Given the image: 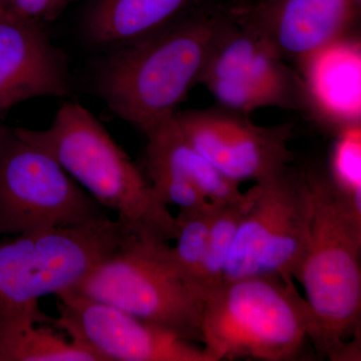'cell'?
Returning a JSON list of instances; mask_svg holds the SVG:
<instances>
[{"instance_id": "6da1fadb", "label": "cell", "mask_w": 361, "mask_h": 361, "mask_svg": "<svg viewBox=\"0 0 361 361\" xmlns=\"http://www.w3.org/2000/svg\"><path fill=\"white\" fill-rule=\"evenodd\" d=\"M234 23L231 11L202 6L151 39L103 54L92 90L116 116L146 134L170 120Z\"/></svg>"}, {"instance_id": "7a4b0ae2", "label": "cell", "mask_w": 361, "mask_h": 361, "mask_svg": "<svg viewBox=\"0 0 361 361\" xmlns=\"http://www.w3.org/2000/svg\"><path fill=\"white\" fill-rule=\"evenodd\" d=\"M304 171L312 214L295 279L310 310V341L330 360H360L361 211L329 173Z\"/></svg>"}, {"instance_id": "3957f363", "label": "cell", "mask_w": 361, "mask_h": 361, "mask_svg": "<svg viewBox=\"0 0 361 361\" xmlns=\"http://www.w3.org/2000/svg\"><path fill=\"white\" fill-rule=\"evenodd\" d=\"M16 130L51 154L99 205L115 212L129 234L161 242L174 239L175 216L169 206L146 173L82 104L65 102L47 129Z\"/></svg>"}, {"instance_id": "277c9868", "label": "cell", "mask_w": 361, "mask_h": 361, "mask_svg": "<svg viewBox=\"0 0 361 361\" xmlns=\"http://www.w3.org/2000/svg\"><path fill=\"white\" fill-rule=\"evenodd\" d=\"M310 331L305 299L279 277L224 282L203 300L201 343L212 361L294 360Z\"/></svg>"}, {"instance_id": "5b68a950", "label": "cell", "mask_w": 361, "mask_h": 361, "mask_svg": "<svg viewBox=\"0 0 361 361\" xmlns=\"http://www.w3.org/2000/svg\"><path fill=\"white\" fill-rule=\"evenodd\" d=\"M130 235L110 216L75 227L14 235L0 241V320L73 290Z\"/></svg>"}, {"instance_id": "8992f818", "label": "cell", "mask_w": 361, "mask_h": 361, "mask_svg": "<svg viewBox=\"0 0 361 361\" xmlns=\"http://www.w3.org/2000/svg\"><path fill=\"white\" fill-rule=\"evenodd\" d=\"M71 291L201 343L203 302L173 263L169 242L130 236Z\"/></svg>"}, {"instance_id": "52a82bcc", "label": "cell", "mask_w": 361, "mask_h": 361, "mask_svg": "<svg viewBox=\"0 0 361 361\" xmlns=\"http://www.w3.org/2000/svg\"><path fill=\"white\" fill-rule=\"evenodd\" d=\"M106 212L51 154L0 125V235L75 227Z\"/></svg>"}, {"instance_id": "ba28073f", "label": "cell", "mask_w": 361, "mask_h": 361, "mask_svg": "<svg viewBox=\"0 0 361 361\" xmlns=\"http://www.w3.org/2000/svg\"><path fill=\"white\" fill-rule=\"evenodd\" d=\"M242 219L223 283L239 278L276 276L293 281L305 251L312 201L305 171L290 166L260 180Z\"/></svg>"}, {"instance_id": "9c48e42d", "label": "cell", "mask_w": 361, "mask_h": 361, "mask_svg": "<svg viewBox=\"0 0 361 361\" xmlns=\"http://www.w3.org/2000/svg\"><path fill=\"white\" fill-rule=\"evenodd\" d=\"M52 324L103 361H212L203 346L110 304L68 291L59 294Z\"/></svg>"}, {"instance_id": "30bf717a", "label": "cell", "mask_w": 361, "mask_h": 361, "mask_svg": "<svg viewBox=\"0 0 361 361\" xmlns=\"http://www.w3.org/2000/svg\"><path fill=\"white\" fill-rule=\"evenodd\" d=\"M174 120L195 149L228 179L257 183L290 166L291 126L263 127L226 109L179 111Z\"/></svg>"}, {"instance_id": "8fae6325", "label": "cell", "mask_w": 361, "mask_h": 361, "mask_svg": "<svg viewBox=\"0 0 361 361\" xmlns=\"http://www.w3.org/2000/svg\"><path fill=\"white\" fill-rule=\"evenodd\" d=\"M361 0H261L232 11L235 20L263 37L298 68L316 52L346 37Z\"/></svg>"}, {"instance_id": "7c38bea8", "label": "cell", "mask_w": 361, "mask_h": 361, "mask_svg": "<svg viewBox=\"0 0 361 361\" xmlns=\"http://www.w3.org/2000/svg\"><path fill=\"white\" fill-rule=\"evenodd\" d=\"M44 26L0 13V116L28 99L73 92L68 59Z\"/></svg>"}, {"instance_id": "4fadbf2b", "label": "cell", "mask_w": 361, "mask_h": 361, "mask_svg": "<svg viewBox=\"0 0 361 361\" xmlns=\"http://www.w3.org/2000/svg\"><path fill=\"white\" fill-rule=\"evenodd\" d=\"M202 0H90L82 39L103 54L122 51L165 32L202 6Z\"/></svg>"}, {"instance_id": "5bb4252c", "label": "cell", "mask_w": 361, "mask_h": 361, "mask_svg": "<svg viewBox=\"0 0 361 361\" xmlns=\"http://www.w3.org/2000/svg\"><path fill=\"white\" fill-rule=\"evenodd\" d=\"M210 78H227L275 90L286 97L294 109L305 103L300 75L263 37L235 18L214 51L200 84Z\"/></svg>"}, {"instance_id": "9a60e30c", "label": "cell", "mask_w": 361, "mask_h": 361, "mask_svg": "<svg viewBox=\"0 0 361 361\" xmlns=\"http://www.w3.org/2000/svg\"><path fill=\"white\" fill-rule=\"evenodd\" d=\"M304 94L339 129L360 125V47L348 37L337 40L299 68Z\"/></svg>"}, {"instance_id": "2e32d148", "label": "cell", "mask_w": 361, "mask_h": 361, "mask_svg": "<svg viewBox=\"0 0 361 361\" xmlns=\"http://www.w3.org/2000/svg\"><path fill=\"white\" fill-rule=\"evenodd\" d=\"M175 116V115H174ZM146 175H164L189 183L215 206L239 205L251 200L252 188L241 191L193 148L174 116L147 132Z\"/></svg>"}, {"instance_id": "e0dca14e", "label": "cell", "mask_w": 361, "mask_h": 361, "mask_svg": "<svg viewBox=\"0 0 361 361\" xmlns=\"http://www.w3.org/2000/svg\"><path fill=\"white\" fill-rule=\"evenodd\" d=\"M0 361H103L82 342L59 334L39 306L0 320Z\"/></svg>"}, {"instance_id": "ac0fdd59", "label": "cell", "mask_w": 361, "mask_h": 361, "mask_svg": "<svg viewBox=\"0 0 361 361\" xmlns=\"http://www.w3.org/2000/svg\"><path fill=\"white\" fill-rule=\"evenodd\" d=\"M252 192L251 200L247 203L214 208L205 254L192 284L202 302L223 283L226 264L237 230L253 200V188Z\"/></svg>"}, {"instance_id": "d6986e66", "label": "cell", "mask_w": 361, "mask_h": 361, "mask_svg": "<svg viewBox=\"0 0 361 361\" xmlns=\"http://www.w3.org/2000/svg\"><path fill=\"white\" fill-rule=\"evenodd\" d=\"M214 208L215 205L179 210L175 216V244L170 245V255L176 268L192 289L205 254Z\"/></svg>"}, {"instance_id": "ffe728a7", "label": "cell", "mask_w": 361, "mask_h": 361, "mask_svg": "<svg viewBox=\"0 0 361 361\" xmlns=\"http://www.w3.org/2000/svg\"><path fill=\"white\" fill-rule=\"evenodd\" d=\"M329 175L342 193L361 211L360 125L341 130L334 145Z\"/></svg>"}, {"instance_id": "44dd1931", "label": "cell", "mask_w": 361, "mask_h": 361, "mask_svg": "<svg viewBox=\"0 0 361 361\" xmlns=\"http://www.w3.org/2000/svg\"><path fill=\"white\" fill-rule=\"evenodd\" d=\"M73 0H11L8 11L23 20L44 23L56 20Z\"/></svg>"}, {"instance_id": "7402d4cb", "label": "cell", "mask_w": 361, "mask_h": 361, "mask_svg": "<svg viewBox=\"0 0 361 361\" xmlns=\"http://www.w3.org/2000/svg\"><path fill=\"white\" fill-rule=\"evenodd\" d=\"M261 1V0H252L251 2Z\"/></svg>"}, {"instance_id": "603a6c76", "label": "cell", "mask_w": 361, "mask_h": 361, "mask_svg": "<svg viewBox=\"0 0 361 361\" xmlns=\"http://www.w3.org/2000/svg\"><path fill=\"white\" fill-rule=\"evenodd\" d=\"M0 118H1V116H0Z\"/></svg>"}]
</instances>
